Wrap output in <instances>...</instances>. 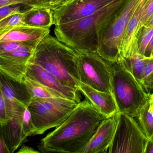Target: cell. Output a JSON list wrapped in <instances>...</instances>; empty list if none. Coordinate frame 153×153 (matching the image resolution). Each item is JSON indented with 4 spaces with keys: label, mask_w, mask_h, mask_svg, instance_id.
Masks as SVG:
<instances>
[{
    "label": "cell",
    "mask_w": 153,
    "mask_h": 153,
    "mask_svg": "<svg viewBox=\"0 0 153 153\" xmlns=\"http://www.w3.org/2000/svg\"><path fill=\"white\" fill-rule=\"evenodd\" d=\"M105 118L85 99L70 116L40 141L42 153H81Z\"/></svg>",
    "instance_id": "6da1fadb"
},
{
    "label": "cell",
    "mask_w": 153,
    "mask_h": 153,
    "mask_svg": "<svg viewBox=\"0 0 153 153\" xmlns=\"http://www.w3.org/2000/svg\"><path fill=\"white\" fill-rule=\"evenodd\" d=\"M77 54L71 48L49 34L39 43L29 62L42 66L65 86L79 91Z\"/></svg>",
    "instance_id": "7a4b0ae2"
},
{
    "label": "cell",
    "mask_w": 153,
    "mask_h": 153,
    "mask_svg": "<svg viewBox=\"0 0 153 153\" xmlns=\"http://www.w3.org/2000/svg\"><path fill=\"white\" fill-rule=\"evenodd\" d=\"M125 1L118 0L92 15L55 26L56 37L78 53L96 52L98 32Z\"/></svg>",
    "instance_id": "3957f363"
},
{
    "label": "cell",
    "mask_w": 153,
    "mask_h": 153,
    "mask_svg": "<svg viewBox=\"0 0 153 153\" xmlns=\"http://www.w3.org/2000/svg\"><path fill=\"white\" fill-rule=\"evenodd\" d=\"M111 92L118 112L136 117L148 101V93L126 69L121 58L117 62H111Z\"/></svg>",
    "instance_id": "277c9868"
},
{
    "label": "cell",
    "mask_w": 153,
    "mask_h": 153,
    "mask_svg": "<svg viewBox=\"0 0 153 153\" xmlns=\"http://www.w3.org/2000/svg\"><path fill=\"white\" fill-rule=\"evenodd\" d=\"M141 0H126L98 32L96 52L108 62L121 58L123 37L129 19Z\"/></svg>",
    "instance_id": "5b68a950"
},
{
    "label": "cell",
    "mask_w": 153,
    "mask_h": 153,
    "mask_svg": "<svg viewBox=\"0 0 153 153\" xmlns=\"http://www.w3.org/2000/svg\"><path fill=\"white\" fill-rule=\"evenodd\" d=\"M78 103L62 98H33L28 109L35 128V135L62 125L74 111Z\"/></svg>",
    "instance_id": "8992f818"
},
{
    "label": "cell",
    "mask_w": 153,
    "mask_h": 153,
    "mask_svg": "<svg viewBox=\"0 0 153 153\" xmlns=\"http://www.w3.org/2000/svg\"><path fill=\"white\" fill-rule=\"evenodd\" d=\"M76 61L79 81L100 91L112 93L111 62L97 52H77Z\"/></svg>",
    "instance_id": "52a82bcc"
},
{
    "label": "cell",
    "mask_w": 153,
    "mask_h": 153,
    "mask_svg": "<svg viewBox=\"0 0 153 153\" xmlns=\"http://www.w3.org/2000/svg\"><path fill=\"white\" fill-rule=\"evenodd\" d=\"M148 139L134 117L118 112L109 153H145Z\"/></svg>",
    "instance_id": "ba28073f"
},
{
    "label": "cell",
    "mask_w": 153,
    "mask_h": 153,
    "mask_svg": "<svg viewBox=\"0 0 153 153\" xmlns=\"http://www.w3.org/2000/svg\"><path fill=\"white\" fill-rule=\"evenodd\" d=\"M118 0H71L53 10L54 25L65 24L92 15Z\"/></svg>",
    "instance_id": "9c48e42d"
},
{
    "label": "cell",
    "mask_w": 153,
    "mask_h": 153,
    "mask_svg": "<svg viewBox=\"0 0 153 153\" xmlns=\"http://www.w3.org/2000/svg\"><path fill=\"white\" fill-rule=\"evenodd\" d=\"M0 85L6 104L7 120L23 112L32 99L24 82H19L0 73Z\"/></svg>",
    "instance_id": "30bf717a"
},
{
    "label": "cell",
    "mask_w": 153,
    "mask_h": 153,
    "mask_svg": "<svg viewBox=\"0 0 153 153\" xmlns=\"http://www.w3.org/2000/svg\"><path fill=\"white\" fill-rule=\"evenodd\" d=\"M34 49L28 47L0 54V73L19 82H23L27 65Z\"/></svg>",
    "instance_id": "8fae6325"
},
{
    "label": "cell",
    "mask_w": 153,
    "mask_h": 153,
    "mask_svg": "<svg viewBox=\"0 0 153 153\" xmlns=\"http://www.w3.org/2000/svg\"><path fill=\"white\" fill-rule=\"evenodd\" d=\"M25 76L57 92L65 99L78 103L81 102L79 91L64 85L56 76L37 64L30 62L28 63Z\"/></svg>",
    "instance_id": "7c38bea8"
},
{
    "label": "cell",
    "mask_w": 153,
    "mask_h": 153,
    "mask_svg": "<svg viewBox=\"0 0 153 153\" xmlns=\"http://www.w3.org/2000/svg\"><path fill=\"white\" fill-rule=\"evenodd\" d=\"M118 117V113L105 119L81 153L108 152L116 131Z\"/></svg>",
    "instance_id": "4fadbf2b"
},
{
    "label": "cell",
    "mask_w": 153,
    "mask_h": 153,
    "mask_svg": "<svg viewBox=\"0 0 153 153\" xmlns=\"http://www.w3.org/2000/svg\"><path fill=\"white\" fill-rule=\"evenodd\" d=\"M50 29L25 24L15 26L0 37V41L18 42L35 49L39 43L50 33Z\"/></svg>",
    "instance_id": "5bb4252c"
},
{
    "label": "cell",
    "mask_w": 153,
    "mask_h": 153,
    "mask_svg": "<svg viewBox=\"0 0 153 153\" xmlns=\"http://www.w3.org/2000/svg\"><path fill=\"white\" fill-rule=\"evenodd\" d=\"M79 90L105 118L117 115L118 109L112 93L100 91L78 81Z\"/></svg>",
    "instance_id": "9a60e30c"
},
{
    "label": "cell",
    "mask_w": 153,
    "mask_h": 153,
    "mask_svg": "<svg viewBox=\"0 0 153 153\" xmlns=\"http://www.w3.org/2000/svg\"><path fill=\"white\" fill-rule=\"evenodd\" d=\"M23 112L14 114L6 123L0 124V129L9 153L15 152L27 141L22 125Z\"/></svg>",
    "instance_id": "2e32d148"
},
{
    "label": "cell",
    "mask_w": 153,
    "mask_h": 153,
    "mask_svg": "<svg viewBox=\"0 0 153 153\" xmlns=\"http://www.w3.org/2000/svg\"><path fill=\"white\" fill-rule=\"evenodd\" d=\"M150 1L141 0L132 14L123 37L121 48V57H128L131 56L133 46L137 41L136 36L139 22Z\"/></svg>",
    "instance_id": "e0dca14e"
},
{
    "label": "cell",
    "mask_w": 153,
    "mask_h": 153,
    "mask_svg": "<svg viewBox=\"0 0 153 153\" xmlns=\"http://www.w3.org/2000/svg\"><path fill=\"white\" fill-rule=\"evenodd\" d=\"M22 21L28 26L50 29L54 25L53 10L46 7H32L24 13Z\"/></svg>",
    "instance_id": "ac0fdd59"
},
{
    "label": "cell",
    "mask_w": 153,
    "mask_h": 153,
    "mask_svg": "<svg viewBox=\"0 0 153 153\" xmlns=\"http://www.w3.org/2000/svg\"><path fill=\"white\" fill-rule=\"evenodd\" d=\"M148 101L136 118L143 132L149 139L153 136V99L152 93H148Z\"/></svg>",
    "instance_id": "d6986e66"
},
{
    "label": "cell",
    "mask_w": 153,
    "mask_h": 153,
    "mask_svg": "<svg viewBox=\"0 0 153 153\" xmlns=\"http://www.w3.org/2000/svg\"><path fill=\"white\" fill-rule=\"evenodd\" d=\"M146 57L138 52L137 49H135L129 57L121 58V61L126 69L133 75L140 83L143 80Z\"/></svg>",
    "instance_id": "ffe728a7"
},
{
    "label": "cell",
    "mask_w": 153,
    "mask_h": 153,
    "mask_svg": "<svg viewBox=\"0 0 153 153\" xmlns=\"http://www.w3.org/2000/svg\"><path fill=\"white\" fill-rule=\"evenodd\" d=\"M33 98H64L56 91L51 90L43 84L33 81L26 76L23 81Z\"/></svg>",
    "instance_id": "44dd1931"
},
{
    "label": "cell",
    "mask_w": 153,
    "mask_h": 153,
    "mask_svg": "<svg viewBox=\"0 0 153 153\" xmlns=\"http://www.w3.org/2000/svg\"><path fill=\"white\" fill-rule=\"evenodd\" d=\"M153 35V27L146 28L143 26L138 31L136 39L137 42L138 52L142 55Z\"/></svg>",
    "instance_id": "7402d4cb"
},
{
    "label": "cell",
    "mask_w": 153,
    "mask_h": 153,
    "mask_svg": "<svg viewBox=\"0 0 153 153\" xmlns=\"http://www.w3.org/2000/svg\"><path fill=\"white\" fill-rule=\"evenodd\" d=\"M24 13H15L0 21V33L6 32L15 26L24 24L22 21Z\"/></svg>",
    "instance_id": "603a6c76"
},
{
    "label": "cell",
    "mask_w": 153,
    "mask_h": 153,
    "mask_svg": "<svg viewBox=\"0 0 153 153\" xmlns=\"http://www.w3.org/2000/svg\"><path fill=\"white\" fill-rule=\"evenodd\" d=\"M32 7L22 4H12L0 7V21L15 13H24Z\"/></svg>",
    "instance_id": "cb8c5ba5"
},
{
    "label": "cell",
    "mask_w": 153,
    "mask_h": 153,
    "mask_svg": "<svg viewBox=\"0 0 153 153\" xmlns=\"http://www.w3.org/2000/svg\"><path fill=\"white\" fill-rule=\"evenodd\" d=\"M22 131L26 138L35 135V127L32 123L31 115L28 108L25 109L23 111L22 120Z\"/></svg>",
    "instance_id": "d4e9b609"
},
{
    "label": "cell",
    "mask_w": 153,
    "mask_h": 153,
    "mask_svg": "<svg viewBox=\"0 0 153 153\" xmlns=\"http://www.w3.org/2000/svg\"><path fill=\"white\" fill-rule=\"evenodd\" d=\"M47 0H0V7L12 4H22L31 7H45Z\"/></svg>",
    "instance_id": "484cf974"
},
{
    "label": "cell",
    "mask_w": 153,
    "mask_h": 153,
    "mask_svg": "<svg viewBox=\"0 0 153 153\" xmlns=\"http://www.w3.org/2000/svg\"><path fill=\"white\" fill-rule=\"evenodd\" d=\"M23 46H25L13 41H0V54L14 51Z\"/></svg>",
    "instance_id": "4316f807"
},
{
    "label": "cell",
    "mask_w": 153,
    "mask_h": 153,
    "mask_svg": "<svg viewBox=\"0 0 153 153\" xmlns=\"http://www.w3.org/2000/svg\"><path fill=\"white\" fill-rule=\"evenodd\" d=\"M153 13V0H151L150 2L148 4V5L147 6L146 10L144 11L142 17H141V19L139 22V25H138V29H137V35L138 33L139 30L143 27L145 22L146 20L149 19V17L151 16Z\"/></svg>",
    "instance_id": "83f0119b"
},
{
    "label": "cell",
    "mask_w": 153,
    "mask_h": 153,
    "mask_svg": "<svg viewBox=\"0 0 153 153\" xmlns=\"http://www.w3.org/2000/svg\"><path fill=\"white\" fill-rule=\"evenodd\" d=\"M7 121L6 104L3 93L0 85V124H3Z\"/></svg>",
    "instance_id": "f1b7e54d"
},
{
    "label": "cell",
    "mask_w": 153,
    "mask_h": 153,
    "mask_svg": "<svg viewBox=\"0 0 153 153\" xmlns=\"http://www.w3.org/2000/svg\"><path fill=\"white\" fill-rule=\"evenodd\" d=\"M153 72V57H146L145 62L143 80H142V82L145 80Z\"/></svg>",
    "instance_id": "f546056e"
},
{
    "label": "cell",
    "mask_w": 153,
    "mask_h": 153,
    "mask_svg": "<svg viewBox=\"0 0 153 153\" xmlns=\"http://www.w3.org/2000/svg\"><path fill=\"white\" fill-rule=\"evenodd\" d=\"M141 84L147 93H153V72L141 82Z\"/></svg>",
    "instance_id": "4dcf8cb0"
},
{
    "label": "cell",
    "mask_w": 153,
    "mask_h": 153,
    "mask_svg": "<svg viewBox=\"0 0 153 153\" xmlns=\"http://www.w3.org/2000/svg\"><path fill=\"white\" fill-rule=\"evenodd\" d=\"M71 0H47L45 7L49 8L52 10L57 7L67 3Z\"/></svg>",
    "instance_id": "1f68e13d"
},
{
    "label": "cell",
    "mask_w": 153,
    "mask_h": 153,
    "mask_svg": "<svg viewBox=\"0 0 153 153\" xmlns=\"http://www.w3.org/2000/svg\"><path fill=\"white\" fill-rule=\"evenodd\" d=\"M144 56L147 57H153V35L146 47Z\"/></svg>",
    "instance_id": "d6a6232c"
},
{
    "label": "cell",
    "mask_w": 153,
    "mask_h": 153,
    "mask_svg": "<svg viewBox=\"0 0 153 153\" xmlns=\"http://www.w3.org/2000/svg\"><path fill=\"white\" fill-rule=\"evenodd\" d=\"M18 153H40L39 151H36L32 147L26 146H22L20 149L17 152Z\"/></svg>",
    "instance_id": "836d02e7"
},
{
    "label": "cell",
    "mask_w": 153,
    "mask_h": 153,
    "mask_svg": "<svg viewBox=\"0 0 153 153\" xmlns=\"http://www.w3.org/2000/svg\"><path fill=\"white\" fill-rule=\"evenodd\" d=\"M0 153H9L0 129Z\"/></svg>",
    "instance_id": "e575fe53"
},
{
    "label": "cell",
    "mask_w": 153,
    "mask_h": 153,
    "mask_svg": "<svg viewBox=\"0 0 153 153\" xmlns=\"http://www.w3.org/2000/svg\"><path fill=\"white\" fill-rule=\"evenodd\" d=\"M145 153H153V136L148 139Z\"/></svg>",
    "instance_id": "d590c367"
},
{
    "label": "cell",
    "mask_w": 153,
    "mask_h": 153,
    "mask_svg": "<svg viewBox=\"0 0 153 153\" xmlns=\"http://www.w3.org/2000/svg\"><path fill=\"white\" fill-rule=\"evenodd\" d=\"M143 26L146 27V28L153 27V13L146 21Z\"/></svg>",
    "instance_id": "8d00e7d4"
},
{
    "label": "cell",
    "mask_w": 153,
    "mask_h": 153,
    "mask_svg": "<svg viewBox=\"0 0 153 153\" xmlns=\"http://www.w3.org/2000/svg\"><path fill=\"white\" fill-rule=\"evenodd\" d=\"M152 96L153 99V93H152Z\"/></svg>",
    "instance_id": "74e56055"
}]
</instances>
